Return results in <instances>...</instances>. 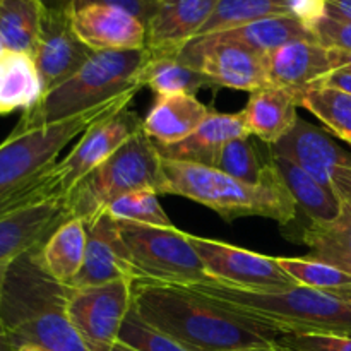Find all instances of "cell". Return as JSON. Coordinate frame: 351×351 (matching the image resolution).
Segmentation results:
<instances>
[{
  "mask_svg": "<svg viewBox=\"0 0 351 351\" xmlns=\"http://www.w3.org/2000/svg\"><path fill=\"white\" fill-rule=\"evenodd\" d=\"M141 129L143 120L129 108L96 120L84 130L71 153L41 175L38 182L40 194L43 199H65L95 168L105 163Z\"/></svg>",
  "mask_w": 351,
  "mask_h": 351,
  "instance_id": "cell-9",
  "label": "cell"
},
{
  "mask_svg": "<svg viewBox=\"0 0 351 351\" xmlns=\"http://www.w3.org/2000/svg\"><path fill=\"white\" fill-rule=\"evenodd\" d=\"M339 293H343V295H345V297L351 298V288H350V290H339Z\"/></svg>",
  "mask_w": 351,
  "mask_h": 351,
  "instance_id": "cell-50",
  "label": "cell"
},
{
  "mask_svg": "<svg viewBox=\"0 0 351 351\" xmlns=\"http://www.w3.org/2000/svg\"><path fill=\"white\" fill-rule=\"evenodd\" d=\"M242 112L218 113L211 112L208 119L184 141L175 144H156V149L163 160L195 163L215 167L216 158L228 141L249 137Z\"/></svg>",
  "mask_w": 351,
  "mask_h": 351,
  "instance_id": "cell-20",
  "label": "cell"
},
{
  "mask_svg": "<svg viewBox=\"0 0 351 351\" xmlns=\"http://www.w3.org/2000/svg\"><path fill=\"white\" fill-rule=\"evenodd\" d=\"M34 252L7 269L0 321L10 348L33 345L45 351H91L69 319V287L48 276Z\"/></svg>",
  "mask_w": 351,
  "mask_h": 351,
  "instance_id": "cell-2",
  "label": "cell"
},
{
  "mask_svg": "<svg viewBox=\"0 0 351 351\" xmlns=\"http://www.w3.org/2000/svg\"><path fill=\"white\" fill-rule=\"evenodd\" d=\"M219 0H158L147 21L146 48L153 57H177L215 12Z\"/></svg>",
  "mask_w": 351,
  "mask_h": 351,
  "instance_id": "cell-17",
  "label": "cell"
},
{
  "mask_svg": "<svg viewBox=\"0 0 351 351\" xmlns=\"http://www.w3.org/2000/svg\"><path fill=\"white\" fill-rule=\"evenodd\" d=\"M213 168L247 184H257L261 178L263 167L259 165L254 146L250 144L249 137H239V139L228 141L219 151L216 163Z\"/></svg>",
  "mask_w": 351,
  "mask_h": 351,
  "instance_id": "cell-35",
  "label": "cell"
},
{
  "mask_svg": "<svg viewBox=\"0 0 351 351\" xmlns=\"http://www.w3.org/2000/svg\"><path fill=\"white\" fill-rule=\"evenodd\" d=\"M112 351H136V350L129 348V346L122 345V343H117V345H115V346H113V350H112Z\"/></svg>",
  "mask_w": 351,
  "mask_h": 351,
  "instance_id": "cell-49",
  "label": "cell"
},
{
  "mask_svg": "<svg viewBox=\"0 0 351 351\" xmlns=\"http://www.w3.org/2000/svg\"><path fill=\"white\" fill-rule=\"evenodd\" d=\"M274 16H288L287 0H219L215 12L197 36L232 29L252 21Z\"/></svg>",
  "mask_w": 351,
  "mask_h": 351,
  "instance_id": "cell-30",
  "label": "cell"
},
{
  "mask_svg": "<svg viewBox=\"0 0 351 351\" xmlns=\"http://www.w3.org/2000/svg\"><path fill=\"white\" fill-rule=\"evenodd\" d=\"M321 86L338 89V91L351 95V69H346V67L336 69V71H332L331 74L321 82Z\"/></svg>",
  "mask_w": 351,
  "mask_h": 351,
  "instance_id": "cell-41",
  "label": "cell"
},
{
  "mask_svg": "<svg viewBox=\"0 0 351 351\" xmlns=\"http://www.w3.org/2000/svg\"><path fill=\"white\" fill-rule=\"evenodd\" d=\"M41 96L43 86L33 57L10 50L0 53V115L27 112Z\"/></svg>",
  "mask_w": 351,
  "mask_h": 351,
  "instance_id": "cell-26",
  "label": "cell"
},
{
  "mask_svg": "<svg viewBox=\"0 0 351 351\" xmlns=\"http://www.w3.org/2000/svg\"><path fill=\"white\" fill-rule=\"evenodd\" d=\"M0 351H14L12 348H10L9 341H7V336H5V331H3L2 321H0Z\"/></svg>",
  "mask_w": 351,
  "mask_h": 351,
  "instance_id": "cell-45",
  "label": "cell"
},
{
  "mask_svg": "<svg viewBox=\"0 0 351 351\" xmlns=\"http://www.w3.org/2000/svg\"><path fill=\"white\" fill-rule=\"evenodd\" d=\"M7 269H9V266H0V298H2V291H3V283H5Z\"/></svg>",
  "mask_w": 351,
  "mask_h": 351,
  "instance_id": "cell-46",
  "label": "cell"
},
{
  "mask_svg": "<svg viewBox=\"0 0 351 351\" xmlns=\"http://www.w3.org/2000/svg\"><path fill=\"white\" fill-rule=\"evenodd\" d=\"M331 184L343 202L351 206V167H338L331 173Z\"/></svg>",
  "mask_w": 351,
  "mask_h": 351,
  "instance_id": "cell-40",
  "label": "cell"
},
{
  "mask_svg": "<svg viewBox=\"0 0 351 351\" xmlns=\"http://www.w3.org/2000/svg\"><path fill=\"white\" fill-rule=\"evenodd\" d=\"M213 110L195 95H156L143 120V130L158 144H175L191 136Z\"/></svg>",
  "mask_w": 351,
  "mask_h": 351,
  "instance_id": "cell-22",
  "label": "cell"
},
{
  "mask_svg": "<svg viewBox=\"0 0 351 351\" xmlns=\"http://www.w3.org/2000/svg\"><path fill=\"white\" fill-rule=\"evenodd\" d=\"M239 351H283V350L274 343V346H269V348H249V350H239Z\"/></svg>",
  "mask_w": 351,
  "mask_h": 351,
  "instance_id": "cell-47",
  "label": "cell"
},
{
  "mask_svg": "<svg viewBox=\"0 0 351 351\" xmlns=\"http://www.w3.org/2000/svg\"><path fill=\"white\" fill-rule=\"evenodd\" d=\"M271 151L293 161L321 184L332 187L331 173L338 167H351V153L343 149L328 130L298 119L293 129Z\"/></svg>",
  "mask_w": 351,
  "mask_h": 351,
  "instance_id": "cell-19",
  "label": "cell"
},
{
  "mask_svg": "<svg viewBox=\"0 0 351 351\" xmlns=\"http://www.w3.org/2000/svg\"><path fill=\"white\" fill-rule=\"evenodd\" d=\"M206 36L218 43L239 45L261 55L269 53L291 41H319L314 31L291 16L266 17Z\"/></svg>",
  "mask_w": 351,
  "mask_h": 351,
  "instance_id": "cell-24",
  "label": "cell"
},
{
  "mask_svg": "<svg viewBox=\"0 0 351 351\" xmlns=\"http://www.w3.org/2000/svg\"><path fill=\"white\" fill-rule=\"evenodd\" d=\"M91 3H101V5L120 7V9L134 14V16H136L137 19L143 21L144 24H147V21H149L151 16H153L154 9H156L158 0H72V9H79V7L91 5Z\"/></svg>",
  "mask_w": 351,
  "mask_h": 351,
  "instance_id": "cell-39",
  "label": "cell"
},
{
  "mask_svg": "<svg viewBox=\"0 0 351 351\" xmlns=\"http://www.w3.org/2000/svg\"><path fill=\"white\" fill-rule=\"evenodd\" d=\"M71 218L65 199L53 197L14 208L0 215V266H10L40 250L55 230Z\"/></svg>",
  "mask_w": 351,
  "mask_h": 351,
  "instance_id": "cell-13",
  "label": "cell"
},
{
  "mask_svg": "<svg viewBox=\"0 0 351 351\" xmlns=\"http://www.w3.org/2000/svg\"><path fill=\"white\" fill-rule=\"evenodd\" d=\"M161 194L180 195L213 209L225 219L263 216L288 225L297 204L273 163L263 165L257 184H247L218 168L161 158Z\"/></svg>",
  "mask_w": 351,
  "mask_h": 351,
  "instance_id": "cell-3",
  "label": "cell"
},
{
  "mask_svg": "<svg viewBox=\"0 0 351 351\" xmlns=\"http://www.w3.org/2000/svg\"><path fill=\"white\" fill-rule=\"evenodd\" d=\"M119 343L136 351H192L171 336L144 322L134 308H130L129 315L123 321Z\"/></svg>",
  "mask_w": 351,
  "mask_h": 351,
  "instance_id": "cell-34",
  "label": "cell"
},
{
  "mask_svg": "<svg viewBox=\"0 0 351 351\" xmlns=\"http://www.w3.org/2000/svg\"><path fill=\"white\" fill-rule=\"evenodd\" d=\"M243 315L285 332L351 336V298L339 291L293 287L278 291H250L221 281L187 285Z\"/></svg>",
  "mask_w": 351,
  "mask_h": 351,
  "instance_id": "cell-5",
  "label": "cell"
},
{
  "mask_svg": "<svg viewBox=\"0 0 351 351\" xmlns=\"http://www.w3.org/2000/svg\"><path fill=\"white\" fill-rule=\"evenodd\" d=\"M326 17L351 23V0H326Z\"/></svg>",
  "mask_w": 351,
  "mask_h": 351,
  "instance_id": "cell-42",
  "label": "cell"
},
{
  "mask_svg": "<svg viewBox=\"0 0 351 351\" xmlns=\"http://www.w3.org/2000/svg\"><path fill=\"white\" fill-rule=\"evenodd\" d=\"M3 51H5V45H3L2 38H0V53H3Z\"/></svg>",
  "mask_w": 351,
  "mask_h": 351,
  "instance_id": "cell-51",
  "label": "cell"
},
{
  "mask_svg": "<svg viewBox=\"0 0 351 351\" xmlns=\"http://www.w3.org/2000/svg\"><path fill=\"white\" fill-rule=\"evenodd\" d=\"M300 106L317 117L329 132L351 146V95L317 86L302 96Z\"/></svg>",
  "mask_w": 351,
  "mask_h": 351,
  "instance_id": "cell-31",
  "label": "cell"
},
{
  "mask_svg": "<svg viewBox=\"0 0 351 351\" xmlns=\"http://www.w3.org/2000/svg\"><path fill=\"white\" fill-rule=\"evenodd\" d=\"M311 257L351 274V206L343 202L338 218L329 223H311L302 233Z\"/></svg>",
  "mask_w": 351,
  "mask_h": 351,
  "instance_id": "cell-27",
  "label": "cell"
},
{
  "mask_svg": "<svg viewBox=\"0 0 351 351\" xmlns=\"http://www.w3.org/2000/svg\"><path fill=\"white\" fill-rule=\"evenodd\" d=\"M136 281V280H134ZM132 280L98 287H69L67 314L91 351H112L132 308Z\"/></svg>",
  "mask_w": 351,
  "mask_h": 351,
  "instance_id": "cell-10",
  "label": "cell"
},
{
  "mask_svg": "<svg viewBox=\"0 0 351 351\" xmlns=\"http://www.w3.org/2000/svg\"><path fill=\"white\" fill-rule=\"evenodd\" d=\"M132 308L192 351L269 348L281 335L187 285L139 278L132 283Z\"/></svg>",
  "mask_w": 351,
  "mask_h": 351,
  "instance_id": "cell-1",
  "label": "cell"
},
{
  "mask_svg": "<svg viewBox=\"0 0 351 351\" xmlns=\"http://www.w3.org/2000/svg\"><path fill=\"white\" fill-rule=\"evenodd\" d=\"M141 276L175 285H197L213 280L185 232L163 226L117 221Z\"/></svg>",
  "mask_w": 351,
  "mask_h": 351,
  "instance_id": "cell-8",
  "label": "cell"
},
{
  "mask_svg": "<svg viewBox=\"0 0 351 351\" xmlns=\"http://www.w3.org/2000/svg\"><path fill=\"white\" fill-rule=\"evenodd\" d=\"M71 23L79 40L93 51L146 48V24L120 7L91 3L72 9Z\"/></svg>",
  "mask_w": 351,
  "mask_h": 351,
  "instance_id": "cell-18",
  "label": "cell"
},
{
  "mask_svg": "<svg viewBox=\"0 0 351 351\" xmlns=\"http://www.w3.org/2000/svg\"><path fill=\"white\" fill-rule=\"evenodd\" d=\"M147 62V48L93 51L71 77L43 93L40 101L23 113L14 130L50 125L119 96L137 93L144 88L143 75Z\"/></svg>",
  "mask_w": 351,
  "mask_h": 351,
  "instance_id": "cell-6",
  "label": "cell"
},
{
  "mask_svg": "<svg viewBox=\"0 0 351 351\" xmlns=\"http://www.w3.org/2000/svg\"><path fill=\"white\" fill-rule=\"evenodd\" d=\"M185 235L213 280L250 291H278L300 287L281 269L276 257L240 249L219 240L202 239L187 232Z\"/></svg>",
  "mask_w": 351,
  "mask_h": 351,
  "instance_id": "cell-11",
  "label": "cell"
},
{
  "mask_svg": "<svg viewBox=\"0 0 351 351\" xmlns=\"http://www.w3.org/2000/svg\"><path fill=\"white\" fill-rule=\"evenodd\" d=\"M177 58L201 71L215 86L249 93L269 86L264 55L239 45L197 36L182 48Z\"/></svg>",
  "mask_w": 351,
  "mask_h": 351,
  "instance_id": "cell-12",
  "label": "cell"
},
{
  "mask_svg": "<svg viewBox=\"0 0 351 351\" xmlns=\"http://www.w3.org/2000/svg\"><path fill=\"white\" fill-rule=\"evenodd\" d=\"M302 98L278 86H266L250 93L249 101L242 110L250 136H257L267 144H276L297 123V108Z\"/></svg>",
  "mask_w": 351,
  "mask_h": 351,
  "instance_id": "cell-21",
  "label": "cell"
},
{
  "mask_svg": "<svg viewBox=\"0 0 351 351\" xmlns=\"http://www.w3.org/2000/svg\"><path fill=\"white\" fill-rule=\"evenodd\" d=\"M88 226V245L82 267L69 287L86 288L119 280H139L141 273L132 263L129 249L119 232L117 219L101 215Z\"/></svg>",
  "mask_w": 351,
  "mask_h": 351,
  "instance_id": "cell-15",
  "label": "cell"
},
{
  "mask_svg": "<svg viewBox=\"0 0 351 351\" xmlns=\"http://www.w3.org/2000/svg\"><path fill=\"white\" fill-rule=\"evenodd\" d=\"M93 53L72 29L71 10L45 9L40 40L33 53L43 93L71 77Z\"/></svg>",
  "mask_w": 351,
  "mask_h": 351,
  "instance_id": "cell-14",
  "label": "cell"
},
{
  "mask_svg": "<svg viewBox=\"0 0 351 351\" xmlns=\"http://www.w3.org/2000/svg\"><path fill=\"white\" fill-rule=\"evenodd\" d=\"M16 351H45V350L38 348V346H33V345H24L21 346V348H17Z\"/></svg>",
  "mask_w": 351,
  "mask_h": 351,
  "instance_id": "cell-48",
  "label": "cell"
},
{
  "mask_svg": "<svg viewBox=\"0 0 351 351\" xmlns=\"http://www.w3.org/2000/svg\"><path fill=\"white\" fill-rule=\"evenodd\" d=\"M269 161L276 167L285 187L297 204V209H302L308 221L329 223L338 218L343 201L335 189L321 184L293 161L274 151H269Z\"/></svg>",
  "mask_w": 351,
  "mask_h": 351,
  "instance_id": "cell-23",
  "label": "cell"
},
{
  "mask_svg": "<svg viewBox=\"0 0 351 351\" xmlns=\"http://www.w3.org/2000/svg\"><path fill=\"white\" fill-rule=\"evenodd\" d=\"M48 10H71L72 0H40Z\"/></svg>",
  "mask_w": 351,
  "mask_h": 351,
  "instance_id": "cell-44",
  "label": "cell"
},
{
  "mask_svg": "<svg viewBox=\"0 0 351 351\" xmlns=\"http://www.w3.org/2000/svg\"><path fill=\"white\" fill-rule=\"evenodd\" d=\"M161 182L156 144L141 129L65 197L69 216L89 225L122 195L146 189L161 194Z\"/></svg>",
  "mask_w": 351,
  "mask_h": 351,
  "instance_id": "cell-7",
  "label": "cell"
},
{
  "mask_svg": "<svg viewBox=\"0 0 351 351\" xmlns=\"http://www.w3.org/2000/svg\"><path fill=\"white\" fill-rule=\"evenodd\" d=\"M314 33L324 47L351 51V23L324 17L314 27Z\"/></svg>",
  "mask_w": 351,
  "mask_h": 351,
  "instance_id": "cell-37",
  "label": "cell"
},
{
  "mask_svg": "<svg viewBox=\"0 0 351 351\" xmlns=\"http://www.w3.org/2000/svg\"><path fill=\"white\" fill-rule=\"evenodd\" d=\"M332 51H335L336 69H339V67L351 69V51L339 50V48H332Z\"/></svg>",
  "mask_w": 351,
  "mask_h": 351,
  "instance_id": "cell-43",
  "label": "cell"
},
{
  "mask_svg": "<svg viewBox=\"0 0 351 351\" xmlns=\"http://www.w3.org/2000/svg\"><path fill=\"white\" fill-rule=\"evenodd\" d=\"M43 14L45 7L40 0H0V38L5 50L33 57Z\"/></svg>",
  "mask_w": 351,
  "mask_h": 351,
  "instance_id": "cell-28",
  "label": "cell"
},
{
  "mask_svg": "<svg viewBox=\"0 0 351 351\" xmlns=\"http://www.w3.org/2000/svg\"><path fill=\"white\" fill-rule=\"evenodd\" d=\"M134 96L136 93L119 96L50 125L12 130L0 144V215L31 202L45 201L38 191V180L57 163L58 154L96 120L125 110Z\"/></svg>",
  "mask_w": 351,
  "mask_h": 351,
  "instance_id": "cell-4",
  "label": "cell"
},
{
  "mask_svg": "<svg viewBox=\"0 0 351 351\" xmlns=\"http://www.w3.org/2000/svg\"><path fill=\"white\" fill-rule=\"evenodd\" d=\"M264 60L269 86L297 93L300 98L336 71L335 51L321 41H291L264 55Z\"/></svg>",
  "mask_w": 351,
  "mask_h": 351,
  "instance_id": "cell-16",
  "label": "cell"
},
{
  "mask_svg": "<svg viewBox=\"0 0 351 351\" xmlns=\"http://www.w3.org/2000/svg\"><path fill=\"white\" fill-rule=\"evenodd\" d=\"M276 345L283 351H351V336L285 332L278 336Z\"/></svg>",
  "mask_w": 351,
  "mask_h": 351,
  "instance_id": "cell-36",
  "label": "cell"
},
{
  "mask_svg": "<svg viewBox=\"0 0 351 351\" xmlns=\"http://www.w3.org/2000/svg\"><path fill=\"white\" fill-rule=\"evenodd\" d=\"M106 215H110L117 221H132L141 223V225L175 228V225L158 201V192L149 191V189L130 192V194L119 197L108 206Z\"/></svg>",
  "mask_w": 351,
  "mask_h": 351,
  "instance_id": "cell-33",
  "label": "cell"
},
{
  "mask_svg": "<svg viewBox=\"0 0 351 351\" xmlns=\"http://www.w3.org/2000/svg\"><path fill=\"white\" fill-rule=\"evenodd\" d=\"M143 81L156 95H195L201 88L213 86L201 71L177 57H153L151 53Z\"/></svg>",
  "mask_w": 351,
  "mask_h": 351,
  "instance_id": "cell-29",
  "label": "cell"
},
{
  "mask_svg": "<svg viewBox=\"0 0 351 351\" xmlns=\"http://www.w3.org/2000/svg\"><path fill=\"white\" fill-rule=\"evenodd\" d=\"M88 245V226L82 219L69 218L34 252L41 269L62 285H71L82 267Z\"/></svg>",
  "mask_w": 351,
  "mask_h": 351,
  "instance_id": "cell-25",
  "label": "cell"
},
{
  "mask_svg": "<svg viewBox=\"0 0 351 351\" xmlns=\"http://www.w3.org/2000/svg\"><path fill=\"white\" fill-rule=\"evenodd\" d=\"M276 261L281 269L290 274L300 287L324 291L351 288V274L314 257H276Z\"/></svg>",
  "mask_w": 351,
  "mask_h": 351,
  "instance_id": "cell-32",
  "label": "cell"
},
{
  "mask_svg": "<svg viewBox=\"0 0 351 351\" xmlns=\"http://www.w3.org/2000/svg\"><path fill=\"white\" fill-rule=\"evenodd\" d=\"M288 16L314 31L317 23L326 17V0H287Z\"/></svg>",
  "mask_w": 351,
  "mask_h": 351,
  "instance_id": "cell-38",
  "label": "cell"
}]
</instances>
